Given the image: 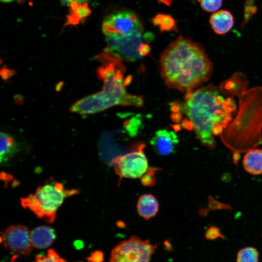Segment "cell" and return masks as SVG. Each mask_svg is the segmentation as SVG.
Segmentation results:
<instances>
[{
    "instance_id": "277c9868",
    "label": "cell",
    "mask_w": 262,
    "mask_h": 262,
    "mask_svg": "<svg viewBox=\"0 0 262 262\" xmlns=\"http://www.w3.org/2000/svg\"><path fill=\"white\" fill-rule=\"evenodd\" d=\"M237 96V115L220 137L227 147L238 154L256 148L262 142V87L246 88Z\"/></svg>"
},
{
    "instance_id": "5b68a950",
    "label": "cell",
    "mask_w": 262,
    "mask_h": 262,
    "mask_svg": "<svg viewBox=\"0 0 262 262\" xmlns=\"http://www.w3.org/2000/svg\"><path fill=\"white\" fill-rule=\"evenodd\" d=\"M79 192L77 189H65L60 182L47 183L39 186L34 194L21 198V205L30 210L37 217L51 223L64 199Z\"/></svg>"
},
{
    "instance_id": "e0dca14e",
    "label": "cell",
    "mask_w": 262,
    "mask_h": 262,
    "mask_svg": "<svg viewBox=\"0 0 262 262\" xmlns=\"http://www.w3.org/2000/svg\"><path fill=\"white\" fill-rule=\"evenodd\" d=\"M0 161L7 162L19 150V144L14 137L3 132H0Z\"/></svg>"
},
{
    "instance_id": "6da1fadb",
    "label": "cell",
    "mask_w": 262,
    "mask_h": 262,
    "mask_svg": "<svg viewBox=\"0 0 262 262\" xmlns=\"http://www.w3.org/2000/svg\"><path fill=\"white\" fill-rule=\"evenodd\" d=\"M219 87L208 84L186 92L184 101L174 103V113L182 112V126L193 130L196 138L210 149L216 147L214 136L221 134L237 113L231 97H224Z\"/></svg>"
},
{
    "instance_id": "d4e9b609",
    "label": "cell",
    "mask_w": 262,
    "mask_h": 262,
    "mask_svg": "<svg viewBox=\"0 0 262 262\" xmlns=\"http://www.w3.org/2000/svg\"><path fill=\"white\" fill-rule=\"evenodd\" d=\"M88 262H103L104 261L103 253L99 250L95 251L91 253L87 258Z\"/></svg>"
},
{
    "instance_id": "52a82bcc",
    "label": "cell",
    "mask_w": 262,
    "mask_h": 262,
    "mask_svg": "<svg viewBox=\"0 0 262 262\" xmlns=\"http://www.w3.org/2000/svg\"><path fill=\"white\" fill-rule=\"evenodd\" d=\"M153 39L151 33H136L124 36H106L105 50L121 61H134L141 58V45Z\"/></svg>"
},
{
    "instance_id": "7402d4cb",
    "label": "cell",
    "mask_w": 262,
    "mask_h": 262,
    "mask_svg": "<svg viewBox=\"0 0 262 262\" xmlns=\"http://www.w3.org/2000/svg\"><path fill=\"white\" fill-rule=\"evenodd\" d=\"M255 0H246L245 3L244 21L243 24L246 23L257 11V8L254 5Z\"/></svg>"
},
{
    "instance_id": "8992f818",
    "label": "cell",
    "mask_w": 262,
    "mask_h": 262,
    "mask_svg": "<svg viewBox=\"0 0 262 262\" xmlns=\"http://www.w3.org/2000/svg\"><path fill=\"white\" fill-rule=\"evenodd\" d=\"M158 244L135 236L119 242L112 250L110 262H150Z\"/></svg>"
},
{
    "instance_id": "f1b7e54d",
    "label": "cell",
    "mask_w": 262,
    "mask_h": 262,
    "mask_svg": "<svg viewBox=\"0 0 262 262\" xmlns=\"http://www.w3.org/2000/svg\"><path fill=\"white\" fill-rule=\"evenodd\" d=\"M13 0H0L1 1L4 2H9Z\"/></svg>"
},
{
    "instance_id": "cb8c5ba5",
    "label": "cell",
    "mask_w": 262,
    "mask_h": 262,
    "mask_svg": "<svg viewBox=\"0 0 262 262\" xmlns=\"http://www.w3.org/2000/svg\"><path fill=\"white\" fill-rule=\"evenodd\" d=\"M222 237L219 229L215 227L210 228L205 233V237L209 240H213Z\"/></svg>"
},
{
    "instance_id": "ac0fdd59",
    "label": "cell",
    "mask_w": 262,
    "mask_h": 262,
    "mask_svg": "<svg viewBox=\"0 0 262 262\" xmlns=\"http://www.w3.org/2000/svg\"><path fill=\"white\" fill-rule=\"evenodd\" d=\"M152 24L159 27L161 32L177 31L175 19L168 15L158 14L152 19Z\"/></svg>"
},
{
    "instance_id": "9a60e30c",
    "label": "cell",
    "mask_w": 262,
    "mask_h": 262,
    "mask_svg": "<svg viewBox=\"0 0 262 262\" xmlns=\"http://www.w3.org/2000/svg\"><path fill=\"white\" fill-rule=\"evenodd\" d=\"M159 203L156 197L151 194H144L139 198L137 204L139 215L146 220L155 216L159 210Z\"/></svg>"
},
{
    "instance_id": "f546056e",
    "label": "cell",
    "mask_w": 262,
    "mask_h": 262,
    "mask_svg": "<svg viewBox=\"0 0 262 262\" xmlns=\"http://www.w3.org/2000/svg\"><path fill=\"white\" fill-rule=\"evenodd\" d=\"M76 0V1H84V0Z\"/></svg>"
},
{
    "instance_id": "4316f807",
    "label": "cell",
    "mask_w": 262,
    "mask_h": 262,
    "mask_svg": "<svg viewBox=\"0 0 262 262\" xmlns=\"http://www.w3.org/2000/svg\"><path fill=\"white\" fill-rule=\"evenodd\" d=\"M61 4L63 5H66L69 6L71 3V2L72 0H59Z\"/></svg>"
},
{
    "instance_id": "30bf717a",
    "label": "cell",
    "mask_w": 262,
    "mask_h": 262,
    "mask_svg": "<svg viewBox=\"0 0 262 262\" xmlns=\"http://www.w3.org/2000/svg\"><path fill=\"white\" fill-rule=\"evenodd\" d=\"M1 242L6 249L23 256L29 255L33 247L31 232L22 225L8 228L1 236Z\"/></svg>"
},
{
    "instance_id": "4fadbf2b",
    "label": "cell",
    "mask_w": 262,
    "mask_h": 262,
    "mask_svg": "<svg viewBox=\"0 0 262 262\" xmlns=\"http://www.w3.org/2000/svg\"><path fill=\"white\" fill-rule=\"evenodd\" d=\"M31 237L33 246L42 249L48 247L53 243L56 235L54 229L52 228L40 226L31 231Z\"/></svg>"
},
{
    "instance_id": "9c48e42d",
    "label": "cell",
    "mask_w": 262,
    "mask_h": 262,
    "mask_svg": "<svg viewBox=\"0 0 262 262\" xmlns=\"http://www.w3.org/2000/svg\"><path fill=\"white\" fill-rule=\"evenodd\" d=\"M102 31L106 36H124L143 33V28L135 13L123 11L107 16L103 22Z\"/></svg>"
},
{
    "instance_id": "7a4b0ae2",
    "label": "cell",
    "mask_w": 262,
    "mask_h": 262,
    "mask_svg": "<svg viewBox=\"0 0 262 262\" xmlns=\"http://www.w3.org/2000/svg\"><path fill=\"white\" fill-rule=\"evenodd\" d=\"M160 66L167 86L186 92L208 81L213 72L212 63L203 47L181 36L163 51Z\"/></svg>"
},
{
    "instance_id": "484cf974",
    "label": "cell",
    "mask_w": 262,
    "mask_h": 262,
    "mask_svg": "<svg viewBox=\"0 0 262 262\" xmlns=\"http://www.w3.org/2000/svg\"><path fill=\"white\" fill-rule=\"evenodd\" d=\"M164 249L168 252H171L173 250V247L171 243L168 240H166L164 243Z\"/></svg>"
},
{
    "instance_id": "d6986e66",
    "label": "cell",
    "mask_w": 262,
    "mask_h": 262,
    "mask_svg": "<svg viewBox=\"0 0 262 262\" xmlns=\"http://www.w3.org/2000/svg\"><path fill=\"white\" fill-rule=\"evenodd\" d=\"M259 252L253 247H246L237 253L236 262H258Z\"/></svg>"
},
{
    "instance_id": "8fae6325",
    "label": "cell",
    "mask_w": 262,
    "mask_h": 262,
    "mask_svg": "<svg viewBox=\"0 0 262 262\" xmlns=\"http://www.w3.org/2000/svg\"><path fill=\"white\" fill-rule=\"evenodd\" d=\"M150 143L157 154L166 156L175 152L179 139L174 131L162 129L155 132Z\"/></svg>"
},
{
    "instance_id": "603a6c76",
    "label": "cell",
    "mask_w": 262,
    "mask_h": 262,
    "mask_svg": "<svg viewBox=\"0 0 262 262\" xmlns=\"http://www.w3.org/2000/svg\"><path fill=\"white\" fill-rule=\"evenodd\" d=\"M145 174L142 177L141 180L142 184L145 186H151L154 184L155 179L153 176L155 174V170H151V168H150Z\"/></svg>"
},
{
    "instance_id": "83f0119b",
    "label": "cell",
    "mask_w": 262,
    "mask_h": 262,
    "mask_svg": "<svg viewBox=\"0 0 262 262\" xmlns=\"http://www.w3.org/2000/svg\"><path fill=\"white\" fill-rule=\"evenodd\" d=\"M159 2L166 5L170 6L173 0H158Z\"/></svg>"
},
{
    "instance_id": "7c38bea8",
    "label": "cell",
    "mask_w": 262,
    "mask_h": 262,
    "mask_svg": "<svg viewBox=\"0 0 262 262\" xmlns=\"http://www.w3.org/2000/svg\"><path fill=\"white\" fill-rule=\"evenodd\" d=\"M210 23L216 34L222 35L228 32L232 28L234 18L229 11L222 10L211 15Z\"/></svg>"
},
{
    "instance_id": "4dcf8cb0",
    "label": "cell",
    "mask_w": 262,
    "mask_h": 262,
    "mask_svg": "<svg viewBox=\"0 0 262 262\" xmlns=\"http://www.w3.org/2000/svg\"><path fill=\"white\" fill-rule=\"evenodd\" d=\"M197 0L199 2H200L201 1V0Z\"/></svg>"
},
{
    "instance_id": "ffe728a7",
    "label": "cell",
    "mask_w": 262,
    "mask_h": 262,
    "mask_svg": "<svg viewBox=\"0 0 262 262\" xmlns=\"http://www.w3.org/2000/svg\"><path fill=\"white\" fill-rule=\"evenodd\" d=\"M34 262H66L53 249H49L46 255H37Z\"/></svg>"
},
{
    "instance_id": "2e32d148",
    "label": "cell",
    "mask_w": 262,
    "mask_h": 262,
    "mask_svg": "<svg viewBox=\"0 0 262 262\" xmlns=\"http://www.w3.org/2000/svg\"><path fill=\"white\" fill-rule=\"evenodd\" d=\"M69 7V13L66 17V21L64 27L79 24L83 21L91 13L87 3L82 4L76 0L71 2Z\"/></svg>"
},
{
    "instance_id": "ba28073f",
    "label": "cell",
    "mask_w": 262,
    "mask_h": 262,
    "mask_svg": "<svg viewBox=\"0 0 262 262\" xmlns=\"http://www.w3.org/2000/svg\"><path fill=\"white\" fill-rule=\"evenodd\" d=\"M144 144L132 147L131 151L113 158L111 164L114 166L115 172L123 178L137 179L142 177L147 171L148 162L144 153Z\"/></svg>"
},
{
    "instance_id": "5bb4252c",
    "label": "cell",
    "mask_w": 262,
    "mask_h": 262,
    "mask_svg": "<svg viewBox=\"0 0 262 262\" xmlns=\"http://www.w3.org/2000/svg\"><path fill=\"white\" fill-rule=\"evenodd\" d=\"M243 165L246 171L251 175H262V149L254 148L245 152Z\"/></svg>"
},
{
    "instance_id": "44dd1931",
    "label": "cell",
    "mask_w": 262,
    "mask_h": 262,
    "mask_svg": "<svg viewBox=\"0 0 262 262\" xmlns=\"http://www.w3.org/2000/svg\"><path fill=\"white\" fill-rule=\"evenodd\" d=\"M223 0H201V8L207 12H215L218 10L222 4Z\"/></svg>"
},
{
    "instance_id": "3957f363",
    "label": "cell",
    "mask_w": 262,
    "mask_h": 262,
    "mask_svg": "<svg viewBox=\"0 0 262 262\" xmlns=\"http://www.w3.org/2000/svg\"><path fill=\"white\" fill-rule=\"evenodd\" d=\"M98 57L103 63L97 71L98 78L103 82L102 90L77 101L71 107L70 111L87 115L116 105L142 107L143 98L129 94L126 91V86L131 78L125 76L126 69L122 61L105 50Z\"/></svg>"
}]
</instances>
